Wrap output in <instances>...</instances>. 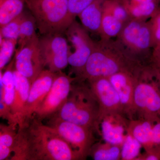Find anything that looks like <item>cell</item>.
Returning <instances> with one entry per match:
<instances>
[{
    "label": "cell",
    "mask_w": 160,
    "mask_h": 160,
    "mask_svg": "<svg viewBox=\"0 0 160 160\" xmlns=\"http://www.w3.org/2000/svg\"><path fill=\"white\" fill-rule=\"evenodd\" d=\"M160 160V149L153 147L142 155H140L138 160Z\"/></svg>",
    "instance_id": "1f68e13d"
},
{
    "label": "cell",
    "mask_w": 160,
    "mask_h": 160,
    "mask_svg": "<svg viewBox=\"0 0 160 160\" xmlns=\"http://www.w3.org/2000/svg\"><path fill=\"white\" fill-rule=\"evenodd\" d=\"M36 22L33 16L26 14L20 26L18 47L16 51H19L27 43L38 36L36 32Z\"/></svg>",
    "instance_id": "cb8c5ba5"
},
{
    "label": "cell",
    "mask_w": 160,
    "mask_h": 160,
    "mask_svg": "<svg viewBox=\"0 0 160 160\" xmlns=\"http://www.w3.org/2000/svg\"><path fill=\"white\" fill-rule=\"evenodd\" d=\"M152 143L153 147L160 149V119L156 122L153 125Z\"/></svg>",
    "instance_id": "d6a6232c"
},
{
    "label": "cell",
    "mask_w": 160,
    "mask_h": 160,
    "mask_svg": "<svg viewBox=\"0 0 160 160\" xmlns=\"http://www.w3.org/2000/svg\"><path fill=\"white\" fill-rule=\"evenodd\" d=\"M158 1L160 3V0H158Z\"/></svg>",
    "instance_id": "8d00e7d4"
},
{
    "label": "cell",
    "mask_w": 160,
    "mask_h": 160,
    "mask_svg": "<svg viewBox=\"0 0 160 160\" xmlns=\"http://www.w3.org/2000/svg\"><path fill=\"white\" fill-rule=\"evenodd\" d=\"M106 0H94L78 16L82 25L88 32L99 35L103 6Z\"/></svg>",
    "instance_id": "e0dca14e"
},
{
    "label": "cell",
    "mask_w": 160,
    "mask_h": 160,
    "mask_svg": "<svg viewBox=\"0 0 160 160\" xmlns=\"http://www.w3.org/2000/svg\"><path fill=\"white\" fill-rule=\"evenodd\" d=\"M26 0H0V27L23 12Z\"/></svg>",
    "instance_id": "44dd1931"
},
{
    "label": "cell",
    "mask_w": 160,
    "mask_h": 160,
    "mask_svg": "<svg viewBox=\"0 0 160 160\" xmlns=\"http://www.w3.org/2000/svg\"><path fill=\"white\" fill-rule=\"evenodd\" d=\"M122 146L105 142L95 143L89 155L94 160H121Z\"/></svg>",
    "instance_id": "7402d4cb"
},
{
    "label": "cell",
    "mask_w": 160,
    "mask_h": 160,
    "mask_svg": "<svg viewBox=\"0 0 160 160\" xmlns=\"http://www.w3.org/2000/svg\"><path fill=\"white\" fill-rule=\"evenodd\" d=\"M129 122L123 115H107L100 121V134L105 142L122 146Z\"/></svg>",
    "instance_id": "9a60e30c"
},
{
    "label": "cell",
    "mask_w": 160,
    "mask_h": 160,
    "mask_svg": "<svg viewBox=\"0 0 160 160\" xmlns=\"http://www.w3.org/2000/svg\"><path fill=\"white\" fill-rule=\"evenodd\" d=\"M150 62L152 66L160 67V43L152 49Z\"/></svg>",
    "instance_id": "836d02e7"
},
{
    "label": "cell",
    "mask_w": 160,
    "mask_h": 160,
    "mask_svg": "<svg viewBox=\"0 0 160 160\" xmlns=\"http://www.w3.org/2000/svg\"><path fill=\"white\" fill-rule=\"evenodd\" d=\"M56 72L44 69L32 84L29 97L23 111L22 123L18 127L29 122L36 110L42 102L51 89Z\"/></svg>",
    "instance_id": "5bb4252c"
},
{
    "label": "cell",
    "mask_w": 160,
    "mask_h": 160,
    "mask_svg": "<svg viewBox=\"0 0 160 160\" xmlns=\"http://www.w3.org/2000/svg\"><path fill=\"white\" fill-rule=\"evenodd\" d=\"M17 40L3 38L0 36V71L5 68L15 51Z\"/></svg>",
    "instance_id": "484cf974"
},
{
    "label": "cell",
    "mask_w": 160,
    "mask_h": 160,
    "mask_svg": "<svg viewBox=\"0 0 160 160\" xmlns=\"http://www.w3.org/2000/svg\"><path fill=\"white\" fill-rule=\"evenodd\" d=\"M40 33L62 34L75 20L68 9V0H26Z\"/></svg>",
    "instance_id": "277c9868"
},
{
    "label": "cell",
    "mask_w": 160,
    "mask_h": 160,
    "mask_svg": "<svg viewBox=\"0 0 160 160\" xmlns=\"http://www.w3.org/2000/svg\"><path fill=\"white\" fill-rule=\"evenodd\" d=\"M159 68H160V67H159Z\"/></svg>",
    "instance_id": "f35d334b"
},
{
    "label": "cell",
    "mask_w": 160,
    "mask_h": 160,
    "mask_svg": "<svg viewBox=\"0 0 160 160\" xmlns=\"http://www.w3.org/2000/svg\"><path fill=\"white\" fill-rule=\"evenodd\" d=\"M39 46L45 66L50 71H62L69 65V45L62 34L43 35L39 38Z\"/></svg>",
    "instance_id": "30bf717a"
},
{
    "label": "cell",
    "mask_w": 160,
    "mask_h": 160,
    "mask_svg": "<svg viewBox=\"0 0 160 160\" xmlns=\"http://www.w3.org/2000/svg\"></svg>",
    "instance_id": "74e56055"
},
{
    "label": "cell",
    "mask_w": 160,
    "mask_h": 160,
    "mask_svg": "<svg viewBox=\"0 0 160 160\" xmlns=\"http://www.w3.org/2000/svg\"><path fill=\"white\" fill-rule=\"evenodd\" d=\"M154 123L143 119L130 120L129 122L127 130L141 143L146 151L153 148L152 134Z\"/></svg>",
    "instance_id": "ac0fdd59"
},
{
    "label": "cell",
    "mask_w": 160,
    "mask_h": 160,
    "mask_svg": "<svg viewBox=\"0 0 160 160\" xmlns=\"http://www.w3.org/2000/svg\"><path fill=\"white\" fill-rule=\"evenodd\" d=\"M25 15L26 13L23 12L16 18L1 27L0 36H2L3 38L18 41L20 26Z\"/></svg>",
    "instance_id": "83f0119b"
},
{
    "label": "cell",
    "mask_w": 160,
    "mask_h": 160,
    "mask_svg": "<svg viewBox=\"0 0 160 160\" xmlns=\"http://www.w3.org/2000/svg\"><path fill=\"white\" fill-rule=\"evenodd\" d=\"M104 6L124 25L131 19L122 0H106Z\"/></svg>",
    "instance_id": "4316f807"
},
{
    "label": "cell",
    "mask_w": 160,
    "mask_h": 160,
    "mask_svg": "<svg viewBox=\"0 0 160 160\" xmlns=\"http://www.w3.org/2000/svg\"><path fill=\"white\" fill-rule=\"evenodd\" d=\"M65 32L69 43V65L77 80L82 74L96 42L92 39L88 31L76 20Z\"/></svg>",
    "instance_id": "52a82bcc"
},
{
    "label": "cell",
    "mask_w": 160,
    "mask_h": 160,
    "mask_svg": "<svg viewBox=\"0 0 160 160\" xmlns=\"http://www.w3.org/2000/svg\"><path fill=\"white\" fill-rule=\"evenodd\" d=\"M76 81V78L71 77L62 71L56 72L51 89L33 116L43 121L56 114L66 103L72 83Z\"/></svg>",
    "instance_id": "9c48e42d"
},
{
    "label": "cell",
    "mask_w": 160,
    "mask_h": 160,
    "mask_svg": "<svg viewBox=\"0 0 160 160\" xmlns=\"http://www.w3.org/2000/svg\"><path fill=\"white\" fill-rule=\"evenodd\" d=\"M152 73L158 85L160 90V68L150 65Z\"/></svg>",
    "instance_id": "e575fe53"
},
{
    "label": "cell",
    "mask_w": 160,
    "mask_h": 160,
    "mask_svg": "<svg viewBox=\"0 0 160 160\" xmlns=\"http://www.w3.org/2000/svg\"><path fill=\"white\" fill-rule=\"evenodd\" d=\"M133 104L140 119L155 122L160 119V90L150 66L140 76L135 89Z\"/></svg>",
    "instance_id": "5b68a950"
},
{
    "label": "cell",
    "mask_w": 160,
    "mask_h": 160,
    "mask_svg": "<svg viewBox=\"0 0 160 160\" xmlns=\"http://www.w3.org/2000/svg\"><path fill=\"white\" fill-rule=\"evenodd\" d=\"M99 113L98 104L90 88L80 84L72 85L66 103L52 116L87 127L100 134Z\"/></svg>",
    "instance_id": "3957f363"
},
{
    "label": "cell",
    "mask_w": 160,
    "mask_h": 160,
    "mask_svg": "<svg viewBox=\"0 0 160 160\" xmlns=\"http://www.w3.org/2000/svg\"><path fill=\"white\" fill-rule=\"evenodd\" d=\"M124 24L115 17L103 6L102 17L99 35L101 39L109 40L117 37L122 31Z\"/></svg>",
    "instance_id": "ffe728a7"
},
{
    "label": "cell",
    "mask_w": 160,
    "mask_h": 160,
    "mask_svg": "<svg viewBox=\"0 0 160 160\" xmlns=\"http://www.w3.org/2000/svg\"><path fill=\"white\" fill-rule=\"evenodd\" d=\"M94 0H68L69 14L73 20Z\"/></svg>",
    "instance_id": "4dcf8cb0"
},
{
    "label": "cell",
    "mask_w": 160,
    "mask_h": 160,
    "mask_svg": "<svg viewBox=\"0 0 160 160\" xmlns=\"http://www.w3.org/2000/svg\"><path fill=\"white\" fill-rule=\"evenodd\" d=\"M146 66L132 57L117 39L100 40L86 63L84 70L77 80L109 78L121 71H141Z\"/></svg>",
    "instance_id": "7a4b0ae2"
},
{
    "label": "cell",
    "mask_w": 160,
    "mask_h": 160,
    "mask_svg": "<svg viewBox=\"0 0 160 160\" xmlns=\"http://www.w3.org/2000/svg\"><path fill=\"white\" fill-rule=\"evenodd\" d=\"M151 30L153 49L160 43V3L155 13L148 21Z\"/></svg>",
    "instance_id": "f546056e"
},
{
    "label": "cell",
    "mask_w": 160,
    "mask_h": 160,
    "mask_svg": "<svg viewBox=\"0 0 160 160\" xmlns=\"http://www.w3.org/2000/svg\"><path fill=\"white\" fill-rule=\"evenodd\" d=\"M145 69L138 72L121 71L108 78L118 94L124 114L130 120L135 113L133 104L135 89Z\"/></svg>",
    "instance_id": "4fadbf2b"
},
{
    "label": "cell",
    "mask_w": 160,
    "mask_h": 160,
    "mask_svg": "<svg viewBox=\"0 0 160 160\" xmlns=\"http://www.w3.org/2000/svg\"><path fill=\"white\" fill-rule=\"evenodd\" d=\"M117 39L135 59L143 64L147 59L150 61L152 48L148 21L131 19L124 24Z\"/></svg>",
    "instance_id": "8992f818"
},
{
    "label": "cell",
    "mask_w": 160,
    "mask_h": 160,
    "mask_svg": "<svg viewBox=\"0 0 160 160\" xmlns=\"http://www.w3.org/2000/svg\"><path fill=\"white\" fill-rule=\"evenodd\" d=\"M13 77L14 95L11 111L19 126L22 123L23 112L29 97L31 84L27 78L15 69H13Z\"/></svg>",
    "instance_id": "2e32d148"
},
{
    "label": "cell",
    "mask_w": 160,
    "mask_h": 160,
    "mask_svg": "<svg viewBox=\"0 0 160 160\" xmlns=\"http://www.w3.org/2000/svg\"><path fill=\"white\" fill-rule=\"evenodd\" d=\"M16 127L11 125L0 124V146H2L12 150L13 149L17 137Z\"/></svg>",
    "instance_id": "f1b7e54d"
},
{
    "label": "cell",
    "mask_w": 160,
    "mask_h": 160,
    "mask_svg": "<svg viewBox=\"0 0 160 160\" xmlns=\"http://www.w3.org/2000/svg\"><path fill=\"white\" fill-rule=\"evenodd\" d=\"M15 69L29 79L31 85L45 67L41 54L39 38L32 40L15 56Z\"/></svg>",
    "instance_id": "7c38bea8"
},
{
    "label": "cell",
    "mask_w": 160,
    "mask_h": 160,
    "mask_svg": "<svg viewBox=\"0 0 160 160\" xmlns=\"http://www.w3.org/2000/svg\"><path fill=\"white\" fill-rule=\"evenodd\" d=\"M87 81L98 104L99 124L102 118L107 115H125L117 92L108 78H96Z\"/></svg>",
    "instance_id": "8fae6325"
},
{
    "label": "cell",
    "mask_w": 160,
    "mask_h": 160,
    "mask_svg": "<svg viewBox=\"0 0 160 160\" xmlns=\"http://www.w3.org/2000/svg\"><path fill=\"white\" fill-rule=\"evenodd\" d=\"M123 4L131 19L147 21L155 13L160 3L158 2H152L140 4Z\"/></svg>",
    "instance_id": "603a6c76"
},
{
    "label": "cell",
    "mask_w": 160,
    "mask_h": 160,
    "mask_svg": "<svg viewBox=\"0 0 160 160\" xmlns=\"http://www.w3.org/2000/svg\"><path fill=\"white\" fill-rule=\"evenodd\" d=\"M123 3L129 4H140V3H148L152 2H158V0H122Z\"/></svg>",
    "instance_id": "d590c367"
},
{
    "label": "cell",
    "mask_w": 160,
    "mask_h": 160,
    "mask_svg": "<svg viewBox=\"0 0 160 160\" xmlns=\"http://www.w3.org/2000/svg\"><path fill=\"white\" fill-rule=\"evenodd\" d=\"M48 119L46 125L55 130L79 155L81 160L86 159L95 143L94 131L56 117H52Z\"/></svg>",
    "instance_id": "ba28073f"
},
{
    "label": "cell",
    "mask_w": 160,
    "mask_h": 160,
    "mask_svg": "<svg viewBox=\"0 0 160 160\" xmlns=\"http://www.w3.org/2000/svg\"><path fill=\"white\" fill-rule=\"evenodd\" d=\"M142 147L141 143L127 130L121 149V160L138 159Z\"/></svg>",
    "instance_id": "d4e9b609"
},
{
    "label": "cell",
    "mask_w": 160,
    "mask_h": 160,
    "mask_svg": "<svg viewBox=\"0 0 160 160\" xmlns=\"http://www.w3.org/2000/svg\"><path fill=\"white\" fill-rule=\"evenodd\" d=\"M15 58L6 67L5 72L0 71L1 100L11 109L14 95V81L13 66Z\"/></svg>",
    "instance_id": "d6986e66"
},
{
    "label": "cell",
    "mask_w": 160,
    "mask_h": 160,
    "mask_svg": "<svg viewBox=\"0 0 160 160\" xmlns=\"http://www.w3.org/2000/svg\"><path fill=\"white\" fill-rule=\"evenodd\" d=\"M12 153L11 160H81L55 130L33 116L18 127Z\"/></svg>",
    "instance_id": "6da1fadb"
}]
</instances>
